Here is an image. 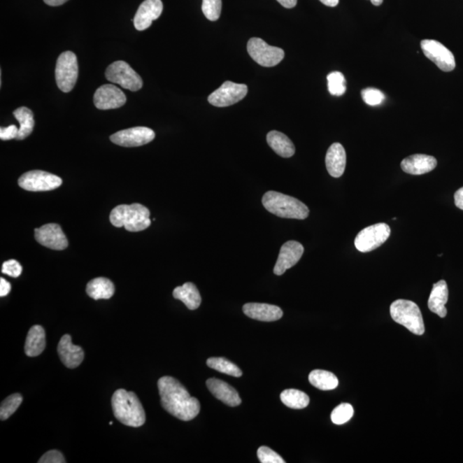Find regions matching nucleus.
<instances>
[{
	"label": "nucleus",
	"instance_id": "1a4fd4ad",
	"mask_svg": "<svg viewBox=\"0 0 463 463\" xmlns=\"http://www.w3.org/2000/svg\"><path fill=\"white\" fill-rule=\"evenodd\" d=\"M248 54L254 62L264 67L277 66L285 56L282 48L272 47L260 38H252L248 43Z\"/></svg>",
	"mask_w": 463,
	"mask_h": 463
},
{
	"label": "nucleus",
	"instance_id": "5701e85b",
	"mask_svg": "<svg viewBox=\"0 0 463 463\" xmlns=\"http://www.w3.org/2000/svg\"><path fill=\"white\" fill-rule=\"evenodd\" d=\"M449 298V290L446 280H439L432 287L430 297L428 299V307L431 312L439 315L440 318H446L447 315L446 303Z\"/></svg>",
	"mask_w": 463,
	"mask_h": 463
},
{
	"label": "nucleus",
	"instance_id": "37998d69",
	"mask_svg": "<svg viewBox=\"0 0 463 463\" xmlns=\"http://www.w3.org/2000/svg\"><path fill=\"white\" fill-rule=\"evenodd\" d=\"M285 8L291 9L297 5V0H277Z\"/></svg>",
	"mask_w": 463,
	"mask_h": 463
},
{
	"label": "nucleus",
	"instance_id": "2f4dec72",
	"mask_svg": "<svg viewBox=\"0 0 463 463\" xmlns=\"http://www.w3.org/2000/svg\"><path fill=\"white\" fill-rule=\"evenodd\" d=\"M22 400H24V398L18 393L11 394L6 400H3L1 406H0V419L1 420L9 419L20 407Z\"/></svg>",
	"mask_w": 463,
	"mask_h": 463
},
{
	"label": "nucleus",
	"instance_id": "412c9836",
	"mask_svg": "<svg viewBox=\"0 0 463 463\" xmlns=\"http://www.w3.org/2000/svg\"><path fill=\"white\" fill-rule=\"evenodd\" d=\"M206 385L212 394L218 400L222 401L223 404L229 405L230 407H236L241 404V399L237 390L229 383L218 378H210L208 379Z\"/></svg>",
	"mask_w": 463,
	"mask_h": 463
},
{
	"label": "nucleus",
	"instance_id": "39448f33",
	"mask_svg": "<svg viewBox=\"0 0 463 463\" xmlns=\"http://www.w3.org/2000/svg\"><path fill=\"white\" fill-rule=\"evenodd\" d=\"M390 315L394 322L415 335L421 336L425 333L422 313L415 302L407 299H397L390 306Z\"/></svg>",
	"mask_w": 463,
	"mask_h": 463
},
{
	"label": "nucleus",
	"instance_id": "c03bdc74",
	"mask_svg": "<svg viewBox=\"0 0 463 463\" xmlns=\"http://www.w3.org/2000/svg\"><path fill=\"white\" fill-rule=\"evenodd\" d=\"M43 1L47 3L48 6H59L67 2L68 0H43Z\"/></svg>",
	"mask_w": 463,
	"mask_h": 463
},
{
	"label": "nucleus",
	"instance_id": "b1692460",
	"mask_svg": "<svg viewBox=\"0 0 463 463\" xmlns=\"http://www.w3.org/2000/svg\"><path fill=\"white\" fill-rule=\"evenodd\" d=\"M267 142L269 147L280 157L290 158L295 153V147L288 136L282 132L272 131L267 135Z\"/></svg>",
	"mask_w": 463,
	"mask_h": 463
},
{
	"label": "nucleus",
	"instance_id": "f03ea898",
	"mask_svg": "<svg viewBox=\"0 0 463 463\" xmlns=\"http://www.w3.org/2000/svg\"><path fill=\"white\" fill-rule=\"evenodd\" d=\"M113 415L120 422L131 427H139L145 423V412L134 392L120 389L112 397Z\"/></svg>",
	"mask_w": 463,
	"mask_h": 463
},
{
	"label": "nucleus",
	"instance_id": "7c9ffc66",
	"mask_svg": "<svg viewBox=\"0 0 463 463\" xmlns=\"http://www.w3.org/2000/svg\"><path fill=\"white\" fill-rule=\"evenodd\" d=\"M207 365L211 369L220 371V373L240 378L242 371L235 364L224 358H211L207 360Z\"/></svg>",
	"mask_w": 463,
	"mask_h": 463
},
{
	"label": "nucleus",
	"instance_id": "473e14b6",
	"mask_svg": "<svg viewBox=\"0 0 463 463\" xmlns=\"http://www.w3.org/2000/svg\"><path fill=\"white\" fill-rule=\"evenodd\" d=\"M328 90L332 96L341 97L346 92V80L340 71H333L327 77Z\"/></svg>",
	"mask_w": 463,
	"mask_h": 463
},
{
	"label": "nucleus",
	"instance_id": "ddd939ff",
	"mask_svg": "<svg viewBox=\"0 0 463 463\" xmlns=\"http://www.w3.org/2000/svg\"><path fill=\"white\" fill-rule=\"evenodd\" d=\"M155 134L150 128L138 127L116 132L110 140L122 147H138L153 141Z\"/></svg>",
	"mask_w": 463,
	"mask_h": 463
},
{
	"label": "nucleus",
	"instance_id": "f8f14e48",
	"mask_svg": "<svg viewBox=\"0 0 463 463\" xmlns=\"http://www.w3.org/2000/svg\"><path fill=\"white\" fill-rule=\"evenodd\" d=\"M424 55L432 60L440 70L449 72L455 67V60L453 52L446 45L435 40H423L420 43Z\"/></svg>",
	"mask_w": 463,
	"mask_h": 463
},
{
	"label": "nucleus",
	"instance_id": "7ed1b4c3",
	"mask_svg": "<svg viewBox=\"0 0 463 463\" xmlns=\"http://www.w3.org/2000/svg\"><path fill=\"white\" fill-rule=\"evenodd\" d=\"M262 203L269 212L280 218L305 220L309 215L305 204L283 193L269 191L264 195Z\"/></svg>",
	"mask_w": 463,
	"mask_h": 463
},
{
	"label": "nucleus",
	"instance_id": "f257e3e1",
	"mask_svg": "<svg viewBox=\"0 0 463 463\" xmlns=\"http://www.w3.org/2000/svg\"><path fill=\"white\" fill-rule=\"evenodd\" d=\"M159 393L163 408L177 419L189 421L199 415L200 404L177 379L165 376L159 379Z\"/></svg>",
	"mask_w": 463,
	"mask_h": 463
},
{
	"label": "nucleus",
	"instance_id": "dca6fc26",
	"mask_svg": "<svg viewBox=\"0 0 463 463\" xmlns=\"http://www.w3.org/2000/svg\"><path fill=\"white\" fill-rule=\"evenodd\" d=\"M304 253V248L301 243L290 241L285 243L280 248L278 259L274 268L276 276H282L284 273L298 263Z\"/></svg>",
	"mask_w": 463,
	"mask_h": 463
},
{
	"label": "nucleus",
	"instance_id": "72a5a7b5",
	"mask_svg": "<svg viewBox=\"0 0 463 463\" xmlns=\"http://www.w3.org/2000/svg\"><path fill=\"white\" fill-rule=\"evenodd\" d=\"M354 408L348 404H341L333 410L332 420L334 424L343 425L354 415Z\"/></svg>",
	"mask_w": 463,
	"mask_h": 463
},
{
	"label": "nucleus",
	"instance_id": "393cba45",
	"mask_svg": "<svg viewBox=\"0 0 463 463\" xmlns=\"http://www.w3.org/2000/svg\"><path fill=\"white\" fill-rule=\"evenodd\" d=\"M45 348V329L40 325H34L30 328L26 339L25 354L29 357L40 355Z\"/></svg>",
	"mask_w": 463,
	"mask_h": 463
},
{
	"label": "nucleus",
	"instance_id": "4c0bfd02",
	"mask_svg": "<svg viewBox=\"0 0 463 463\" xmlns=\"http://www.w3.org/2000/svg\"><path fill=\"white\" fill-rule=\"evenodd\" d=\"M22 272V267L17 260L10 259L5 262L2 265L3 274L17 278L20 276Z\"/></svg>",
	"mask_w": 463,
	"mask_h": 463
},
{
	"label": "nucleus",
	"instance_id": "a19ab883",
	"mask_svg": "<svg viewBox=\"0 0 463 463\" xmlns=\"http://www.w3.org/2000/svg\"><path fill=\"white\" fill-rule=\"evenodd\" d=\"M10 290V283L1 277V278H0V296H1V297H5V296L9 294Z\"/></svg>",
	"mask_w": 463,
	"mask_h": 463
},
{
	"label": "nucleus",
	"instance_id": "9b49d317",
	"mask_svg": "<svg viewBox=\"0 0 463 463\" xmlns=\"http://www.w3.org/2000/svg\"><path fill=\"white\" fill-rule=\"evenodd\" d=\"M248 92V88L245 85L227 81L208 97V101L215 107H229L243 100Z\"/></svg>",
	"mask_w": 463,
	"mask_h": 463
},
{
	"label": "nucleus",
	"instance_id": "423d86ee",
	"mask_svg": "<svg viewBox=\"0 0 463 463\" xmlns=\"http://www.w3.org/2000/svg\"><path fill=\"white\" fill-rule=\"evenodd\" d=\"M55 78L57 85L64 93L73 90L78 78L77 56L71 51L62 52L57 60Z\"/></svg>",
	"mask_w": 463,
	"mask_h": 463
},
{
	"label": "nucleus",
	"instance_id": "c9c22d12",
	"mask_svg": "<svg viewBox=\"0 0 463 463\" xmlns=\"http://www.w3.org/2000/svg\"><path fill=\"white\" fill-rule=\"evenodd\" d=\"M363 101L369 106H378L385 101V94L381 90L374 88H367L362 91Z\"/></svg>",
	"mask_w": 463,
	"mask_h": 463
},
{
	"label": "nucleus",
	"instance_id": "20e7f679",
	"mask_svg": "<svg viewBox=\"0 0 463 463\" xmlns=\"http://www.w3.org/2000/svg\"><path fill=\"white\" fill-rule=\"evenodd\" d=\"M149 208L140 204H121L110 214V222L116 227H124L129 232H141L150 226Z\"/></svg>",
	"mask_w": 463,
	"mask_h": 463
},
{
	"label": "nucleus",
	"instance_id": "a18cd8bd",
	"mask_svg": "<svg viewBox=\"0 0 463 463\" xmlns=\"http://www.w3.org/2000/svg\"><path fill=\"white\" fill-rule=\"evenodd\" d=\"M320 1L329 7H336L339 3V0H320Z\"/></svg>",
	"mask_w": 463,
	"mask_h": 463
},
{
	"label": "nucleus",
	"instance_id": "58836bf2",
	"mask_svg": "<svg viewBox=\"0 0 463 463\" xmlns=\"http://www.w3.org/2000/svg\"><path fill=\"white\" fill-rule=\"evenodd\" d=\"M39 463H64L66 462L64 460V457L62 453H59V450H49L47 453H45L43 457L40 459Z\"/></svg>",
	"mask_w": 463,
	"mask_h": 463
},
{
	"label": "nucleus",
	"instance_id": "bb28decb",
	"mask_svg": "<svg viewBox=\"0 0 463 463\" xmlns=\"http://www.w3.org/2000/svg\"><path fill=\"white\" fill-rule=\"evenodd\" d=\"M86 292L90 298L98 301V299H108L113 297L115 288L111 280L104 277H99L90 280L87 285Z\"/></svg>",
	"mask_w": 463,
	"mask_h": 463
},
{
	"label": "nucleus",
	"instance_id": "a211bd4d",
	"mask_svg": "<svg viewBox=\"0 0 463 463\" xmlns=\"http://www.w3.org/2000/svg\"><path fill=\"white\" fill-rule=\"evenodd\" d=\"M58 354L64 365L68 368L78 367L85 359L83 348L72 343L70 335H64L58 345Z\"/></svg>",
	"mask_w": 463,
	"mask_h": 463
},
{
	"label": "nucleus",
	"instance_id": "4be33fe9",
	"mask_svg": "<svg viewBox=\"0 0 463 463\" xmlns=\"http://www.w3.org/2000/svg\"><path fill=\"white\" fill-rule=\"evenodd\" d=\"M346 151L339 143H333L326 154L325 163L328 172L334 178H340L346 168Z\"/></svg>",
	"mask_w": 463,
	"mask_h": 463
},
{
	"label": "nucleus",
	"instance_id": "cd10ccee",
	"mask_svg": "<svg viewBox=\"0 0 463 463\" xmlns=\"http://www.w3.org/2000/svg\"><path fill=\"white\" fill-rule=\"evenodd\" d=\"M13 115L20 124L16 139L22 140L28 138L32 134L34 127H35L33 112L28 108L21 107L15 110Z\"/></svg>",
	"mask_w": 463,
	"mask_h": 463
},
{
	"label": "nucleus",
	"instance_id": "4468645a",
	"mask_svg": "<svg viewBox=\"0 0 463 463\" xmlns=\"http://www.w3.org/2000/svg\"><path fill=\"white\" fill-rule=\"evenodd\" d=\"M36 240L41 245L52 250H62L68 248V241L59 224H45L35 229Z\"/></svg>",
	"mask_w": 463,
	"mask_h": 463
},
{
	"label": "nucleus",
	"instance_id": "9d476101",
	"mask_svg": "<svg viewBox=\"0 0 463 463\" xmlns=\"http://www.w3.org/2000/svg\"><path fill=\"white\" fill-rule=\"evenodd\" d=\"M18 185L29 192H48L59 188L62 180L50 173L41 170L30 171L19 178Z\"/></svg>",
	"mask_w": 463,
	"mask_h": 463
},
{
	"label": "nucleus",
	"instance_id": "2eb2a0df",
	"mask_svg": "<svg viewBox=\"0 0 463 463\" xmlns=\"http://www.w3.org/2000/svg\"><path fill=\"white\" fill-rule=\"evenodd\" d=\"M127 102L123 91L113 85H104L94 93V104L98 109L109 110L122 107Z\"/></svg>",
	"mask_w": 463,
	"mask_h": 463
},
{
	"label": "nucleus",
	"instance_id": "49530a36",
	"mask_svg": "<svg viewBox=\"0 0 463 463\" xmlns=\"http://www.w3.org/2000/svg\"><path fill=\"white\" fill-rule=\"evenodd\" d=\"M370 1L371 3H373V6H379L382 5L383 0H370Z\"/></svg>",
	"mask_w": 463,
	"mask_h": 463
},
{
	"label": "nucleus",
	"instance_id": "ea45409f",
	"mask_svg": "<svg viewBox=\"0 0 463 463\" xmlns=\"http://www.w3.org/2000/svg\"><path fill=\"white\" fill-rule=\"evenodd\" d=\"M19 128L15 124H11L8 127L0 128V138L3 141L7 140L17 138L18 135Z\"/></svg>",
	"mask_w": 463,
	"mask_h": 463
},
{
	"label": "nucleus",
	"instance_id": "6e6552de",
	"mask_svg": "<svg viewBox=\"0 0 463 463\" xmlns=\"http://www.w3.org/2000/svg\"><path fill=\"white\" fill-rule=\"evenodd\" d=\"M390 233V227L386 223H377L367 227L357 235L355 248L360 252H370L385 243Z\"/></svg>",
	"mask_w": 463,
	"mask_h": 463
},
{
	"label": "nucleus",
	"instance_id": "c756f323",
	"mask_svg": "<svg viewBox=\"0 0 463 463\" xmlns=\"http://www.w3.org/2000/svg\"><path fill=\"white\" fill-rule=\"evenodd\" d=\"M280 400L287 407L293 409L305 408L310 402V398L306 393L294 389L283 390L280 394Z\"/></svg>",
	"mask_w": 463,
	"mask_h": 463
},
{
	"label": "nucleus",
	"instance_id": "0eeeda50",
	"mask_svg": "<svg viewBox=\"0 0 463 463\" xmlns=\"http://www.w3.org/2000/svg\"><path fill=\"white\" fill-rule=\"evenodd\" d=\"M106 78L108 81L131 91H138L143 87L141 77L132 69L130 64L122 60L110 64L106 71Z\"/></svg>",
	"mask_w": 463,
	"mask_h": 463
},
{
	"label": "nucleus",
	"instance_id": "f3484780",
	"mask_svg": "<svg viewBox=\"0 0 463 463\" xmlns=\"http://www.w3.org/2000/svg\"><path fill=\"white\" fill-rule=\"evenodd\" d=\"M163 10L162 0H145L135 15L134 26L138 31L150 28L152 22L160 17Z\"/></svg>",
	"mask_w": 463,
	"mask_h": 463
},
{
	"label": "nucleus",
	"instance_id": "e433bc0d",
	"mask_svg": "<svg viewBox=\"0 0 463 463\" xmlns=\"http://www.w3.org/2000/svg\"><path fill=\"white\" fill-rule=\"evenodd\" d=\"M257 457L262 463H285L279 454L267 446H261L257 450Z\"/></svg>",
	"mask_w": 463,
	"mask_h": 463
},
{
	"label": "nucleus",
	"instance_id": "f704fd0d",
	"mask_svg": "<svg viewBox=\"0 0 463 463\" xmlns=\"http://www.w3.org/2000/svg\"><path fill=\"white\" fill-rule=\"evenodd\" d=\"M222 0H203L202 10L211 21L218 20L222 13Z\"/></svg>",
	"mask_w": 463,
	"mask_h": 463
},
{
	"label": "nucleus",
	"instance_id": "aec40b11",
	"mask_svg": "<svg viewBox=\"0 0 463 463\" xmlns=\"http://www.w3.org/2000/svg\"><path fill=\"white\" fill-rule=\"evenodd\" d=\"M438 162L436 158L431 155L417 154L410 155L405 158L401 163V169L405 173L413 174V176H421L432 172Z\"/></svg>",
	"mask_w": 463,
	"mask_h": 463
},
{
	"label": "nucleus",
	"instance_id": "c85d7f7f",
	"mask_svg": "<svg viewBox=\"0 0 463 463\" xmlns=\"http://www.w3.org/2000/svg\"><path fill=\"white\" fill-rule=\"evenodd\" d=\"M311 385L321 390H332L339 385L335 374L324 370H314L309 375Z\"/></svg>",
	"mask_w": 463,
	"mask_h": 463
},
{
	"label": "nucleus",
	"instance_id": "6ab92c4d",
	"mask_svg": "<svg viewBox=\"0 0 463 463\" xmlns=\"http://www.w3.org/2000/svg\"><path fill=\"white\" fill-rule=\"evenodd\" d=\"M243 312L246 316L263 322H274L283 316L279 306L262 303H248L243 306Z\"/></svg>",
	"mask_w": 463,
	"mask_h": 463
},
{
	"label": "nucleus",
	"instance_id": "79ce46f5",
	"mask_svg": "<svg viewBox=\"0 0 463 463\" xmlns=\"http://www.w3.org/2000/svg\"><path fill=\"white\" fill-rule=\"evenodd\" d=\"M455 206L463 211V187L460 188L455 193Z\"/></svg>",
	"mask_w": 463,
	"mask_h": 463
},
{
	"label": "nucleus",
	"instance_id": "a878e982",
	"mask_svg": "<svg viewBox=\"0 0 463 463\" xmlns=\"http://www.w3.org/2000/svg\"><path fill=\"white\" fill-rule=\"evenodd\" d=\"M173 295L174 298L183 302L190 310L199 308L202 302L199 290L192 283H187L183 286L177 287L173 290Z\"/></svg>",
	"mask_w": 463,
	"mask_h": 463
}]
</instances>
